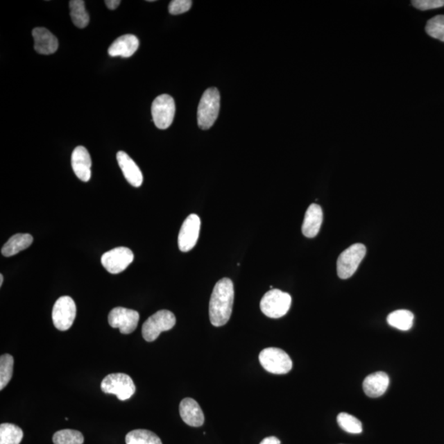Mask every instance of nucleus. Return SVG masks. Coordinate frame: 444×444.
Here are the masks:
<instances>
[{
  "label": "nucleus",
  "mask_w": 444,
  "mask_h": 444,
  "mask_svg": "<svg viewBox=\"0 0 444 444\" xmlns=\"http://www.w3.org/2000/svg\"><path fill=\"white\" fill-rule=\"evenodd\" d=\"M71 165L75 175L80 180L83 182L90 180L92 159L88 151L84 146H79L74 150L72 157H71Z\"/></svg>",
  "instance_id": "nucleus-13"
},
{
  "label": "nucleus",
  "mask_w": 444,
  "mask_h": 444,
  "mask_svg": "<svg viewBox=\"0 0 444 444\" xmlns=\"http://www.w3.org/2000/svg\"><path fill=\"white\" fill-rule=\"evenodd\" d=\"M193 2L191 0H173L169 6V12L173 15H179L188 12Z\"/></svg>",
  "instance_id": "nucleus-29"
},
{
  "label": "nucleus",
  "mask_w": 444,
  "mask_h": 444,
  "mask_svg": "<svg viewBox=\"0 0 444 444\" xmlns=\"http://www.w3.org/2000/svg\"><path fill=\"white\" fill-rule=\"evenodd\" d=\"M133 259L135 255L130 248L118 247L102 255L101 264L110 273L119 274L123 272L133 263Z\"/></svg>",
  "instance_id": "nucleus-10"
},
{
  "label": "nucleus",
  "mask_w": 444,
  "mask_h": 444,
  "mask_svg": "<svg viewBox=\"0 0 444 444\" xmlns=\"http://www.w3.org/2000/svg\"><path fill=\"white\" fill-rule=\"evenodd\" d=\"M180 414L185 424L200 427L204 423L203 412L199 404L192 398H185L180 404Z\"/></svg>",
  "instance_id": "nucleus-17"
},
{
  "label": "nucleus",
  "mask_w": 444,
  "mask_h": 444,
  "mask_svg": "<svg viewBox=\"0 0 444 444\" xmlns=\"http://www.w3.org/2000/svg\"><path fill=\"white\" fill-rule=\"evenodd\" d=\"M323 210L316 203L311 204L306 211L302 232L305 237L314 238L318 234L323 223Z\"/></svg>",
  "instance_id": "nucleus-18"
},
{
  "label": "nucleus",
  "mask_w": 444,
  "mask_h": 444,
  "mask_svg": "<svg viewBox=\"0 0 444 444\" xmlns=\"http://www.w3.org/2000/svg\"><path fill=\"white\" fill-rule=\"evenodd\" d=\"M291 305V296L278 289L266 293L260 301V309L266 317L280 318L288 313Z\"/></svg>",
  "instance_id": "nucleus-3"
},
{
  "label": "nucleus",
  "mask_w": 444,
  "mask_h": 444,
  "mask_svg": "<svg viewBox=\"0 0 444 444\" xmlns=\"http://www.w3.org/2000/svg\"><path fill=\"white\" fill-rule=\"evenodd\" d=\"M429 37L444 42V15H438L429 19L425 26Z\"/></svg>",
  "instance_id": "nucleus-28"
},
{
  "label": "nucleus",
  "mask_w": 444,
  "mask_h": 444,
  "mask_svg": "<svg viewBox=\"0 0 444 444\" xmlns=\"http://www.w3.org/2000/svg\"><path fill=\"white\" fill-rule=\"evenodd\" d=\"M77 307L70 296H62L56 302L52 310V321L58 330L67 331L76 318Z\"/></svg>",
  "instance_id": "nucleus-8"
},
{
  "label": "nucleus",
  "mask_w": 444,
  "mask_h": 444,
  "mask_svg": "<svg viewBox=\"0 0 444 444\" xmlns=\"http://www.w3.org/2000/svg\"><path fill=\"white\" fill-rule=\"evenodd\" d=\"M126 444H162L157 434L146 429L133 430L126 435Z\"/></svg>",
  "instance_id": "nucleus-24"
},
{
  "label": "nucleus",
  "mask_w": 444,
  "mask_h": 444,
  "mask_svg": "<svg viewBox=\"0 0 444 444\" xmlns=\"http://www.w3.org/2000/svg\"><path fill=\"white\" fill-rule=\"evenodd\" d=\"M414 314L411 311L401 309L391 313L387 318L388 323L401 331L410 330L414 323Z\"/></svg>",
  "instance_id": "nucleus-21"
},
{
  "label": "nucleus",
  "mask_w": 444,
  "mask_h": 444,
  "mask_svg": "<svg viewBox=\"0 0 444 444\" xmlns=\"http://www.w3.org/2000/svg\"><path fill=\"white\" fill-rule=\"evenodd\" d=\"M259 444H281V441L277 437L271 436L263 439Z\"/></svg>",
  "instance_id": "nucleus-32"
},
{
  "label": "nucleus",
  "mask_w": 444,
  "mask_h": 444,
  "mask_svg": "<svg viewBox=\"0 0 444 444\" xmlns=\"http://www.w3.org/2000/svg\"><path fill=\"white\" fill-rule=\"evenodd\" d=\"M176 323L175 314L171 311L163 309L146 319L142 328L145 341L152 343L158 339L162 332L172 330Z\"/></svg>",
  "instance_id": "nucleus-4"
},
{
  "label": "nucleus",
  "mask_w": 444,
  "mask_h": 444,
  "mask_svg": "<svg viewBox=\"0 0 444 444\" xmlns=\"http://www.w3.org/2000/svg\"><path fill=\"white\" fill-rule=\"evenodd\" d=\"M35 51L41 55L54 54L59 48V42L55 35L44 28H34L33 31Z\"/></svg>",
  "instance_id": "nucleus-15"
},
{
  "label": "nucleus",
  "mask_w": 444,
  "mask_h": 444,
  "mask_svg": "<svg viewBox=\"0 0 444 444\" xmlns=\"http://www.w3.org/2000/svg\"><path fill=\"white\" fill-rule=\"evenodd\" d=\"M33 237L30 234H16L2 248L4 257H12L32 246Z\"/></svg>",
  "instance_id": "nucleus-20"
},
{
  "label": "nucleus",
  "mask_w": 444,
  "mask_h": 444,
  "mask_svg": "<svg viewBox=\"0 0 444 444\" xmlns=\"http://www.w3.org/2000/svg\"><path fill=\"white\" fill-rule=\"evenodd\" d=\"M412 6L417 10L425 11L444 6V0H413Z\"/></svg>",
  "instance_id": "nucleus-30"
},
{
  "label": "nucleus",
  "mask_w": 444,
  "mask_h": 444,
  "mask_svg": "<svg viewBox=\"0 0 444 444\" xmlns=\"http://www.w3.org/2000/svg\"><path fill=\"white\" fill-rule=\"evenodd\" d=\"M24 432L16 425L3 423L0 425V444H20Z\"/></svg>",
  "instance_id": "nucleus-23"
},
{
  "label": "nucleus",
  "mask_w": 444,
  "mask_h": 444,
  "mask_svg": "<svg viewBox=\"0 0 444 444\" xmlns=\"http://www.w3.org/2000/svg\"><path fill=\"white\" fill-rule=\"evenodd\" d=\"M139 314L135 310L117 307L110 311L108 322L111 327L119 328L122 334H130L139 324Z\"/></svg>",
  "instance_id": "nucleus-11"
},
{
  "label": "nucleus",
  "mask_w": 444,
  "mask_h": 444,
  "mask_svg": "<svg viewBox=\"0 0 444 444\" xmlns=\"http://www.w3.org/2000/svg\"><path fill=\"white\" fill-rule=\"evenodd\" d=\"M119 167L126 180L133 187L139 188L144 182V176L136 162L126 153L119 152L117 155Z\"/></svg>",
  "instance_id": "nucleus-14"
},
{
  "label": "nucleus",
  "mask_w": 444,
  "mask_h": 444,
  "mask_svg": "<svg viewBox=\"0 0 444 444\" xmlns=\"http://www.w3.org/2000/svg\"><path fill=\"white\" fill-rule=\"evenodd\" d=\"M234 299L232 280L223 278L217 282L212 293L210 303V321L213 326L221 327L232 316Z\"/></svg>",
  "instance_id": "nucleus-1"
},
{
  "label": "nucleus",
  "mask_w": 444,
  "mask_h": 444,
  "mask_svg": "<svg viewBox=\"0 0 444 444\" xmlns=\"http://www.w3.org/2000/svg\"><path fill=\"white\" fill-rule=\"evenodd\" d=\"M152 114L155 126L160 130H166L171 126L176 114V103L170 95L163 94L154 100Z\"/></svg>",
  "instance_id": "nucleus-9"
},
{
  "label": "nucleus",
  "mask_w": 444,
  "mask_h": 444,
  "mask_svg": "<svg viewBox=\"0 0 444 444\" xmlns=\"http://www.w3.org/2000/svg\"><path fill=\"white\" fill-rule=\"evenodd\" d=\"M15 359L10 354L0 357V390H3L10 383L13 372Z\"/></svg>",
  "instance_id": "nucleus-25"
},
{
  "label": "nucleus",
  "mask_w": 444,
  "mask_h": 444,
  "mask_svg": "<svg viewBox=\"0 0 444 444\" xmlns=\"http://www.w3.org/2000/svg\"><path fill=\"white\" fill-rule=\"evenodd\" d=\"M3 282V274L0 275V287H2Z\"/></svg>",
  "instance_id": "nucleus-33"
},
{
  "label": "nucleus",
  "mask_w": 444,
  "mask_h": 444,
  "mask_svg": "<svg viewBox=\"0 0 444 444\" xmlns=\"http://www.w3.org/2000/svg\"><path fill=\"white\" fill-rule=\"evenodd\" d=\"M389 377L384 372H376L366 377L363 383L364 392L368 397L379 398L388 390Z\"/></svg>",
  "instance_id": "nucleus-19"
},
{
  "label": "nucleus",
  "mask_w": 444,
  "mask_h": 444,
  "mask_svg": "<svg viewBox=\"0 0 444 444\" xmlns=\"http://www.w3.org/2000/svg\"><path fill=\"white\" fill-rule=\"evenodd\" d=\"M139 47V41L135 35H123L111 44L108 54L111 57L130 58Z\"/></svg>",
  "instance_id": "nucleus-16"
},
{
  "label": "nucleus",
  "mask_w": 444,
  "mask_h": 444,
  "mask_svg": "<svg viewBox=\"0 0 444 444\" xmlns=\"http://www.w3.org/2000/svg\"><path fill=\"white\" fill-rule=\"evenodd\" d=\"M70 16L74 24L78 28H85L90 21L83 0H71L69 2Z\"/></svg>",
  "instance_id": "nucleus-22"
},
{
  "label": "nucleus",
  "mask_w": 444,
  "mask_h": 444,
  "mask_svg": "<svg viewBox=\"0 0 444 444\" xmlns=\"http://www.w3.org/2000/svg\"><path fill=\"white\" fill-rule=\"evenodd\" d=\"M259 361L264 370L274 375H286L292 368V361L283 350L268 348L262 350Z\"/></svg>",
  "instance_id": "nucleus-7"
},
{
  "label": "nucleus",
  "mask_w": 444,
  "mask_h": 444,
  "mask_svg": "<svg viewBox=\"0 0 444 444\" xmlns=\"http://www.w3.org/2000/svg\"><path fill=\"white\" fill-rule=\"evenodd\" d=\"M101 388L106 394L115 395L121 401H126L136 392L131 377L122 373L106 376L101 382Z\"/></svg>",
  "instance_id": "nucleus-6"
},
{
  "label": "nucleus",
  "mask_w": 444,
  "mask_h": 444,
  "mask_svg": "<svg viewBox=\"0 0 444 444\" xmlns=\"http://www.w3.org/2000/svg\"><path fill=\"white\" fill-rule=\"evenodd\" d=\"M366 255V248L362 244H355L341 253L337 259V274L341 279H348L357 272Z\"/></svg>",
  "instance_id": "nucleus-5"
},
{
  "label": "nucleus",
  "mask_w": 444,
  "mask_h": 444,
  "mask_svg": "<svg viewBox=\"0 0 444 444\" xmlns=\"http://www.w3.org/2000/svg\"><path fill=\"white\" fill-rule=\"evenodd\" d=\"M55 444H83L84 437L81 432L74 429H63L53 436Z\"/></svg>",
  "instance_id": "nucleus-27"
},
{
  "label": "nucleus",
  "mask_w": 444,
  "mask_h": 444,
  "mask_svg": "<svg viewBox=\"0 0 444 444\" xmlns=\"http://www.w3.org/2000/svg\"><path fill=\"white\" fill-rule=\"evenodd\" d=\"M105 3L110 10H117L121 1V0H106Z\"/></svg>",
  "instance_id": "nucleus-31"
},
{
  "label": "nucleus",
  "mask_w": 444,
  "mask_h": 444,
  "mask_svg": "<svg viewBox=\"0 0 444 444\" xmlns=\"http://www.w3.org/2000/svg\"><path fill=\"white\" fill-rule=\"evenodd\" d=\"M200 228H201V220L198 215L191 214L185 220L178 237V246L180 251L189 252L196 246Z\"/></svg>",
  "instance_id": "nucleus-12"
},
{
  "label": "nucleus",
  "mask_w": 444,
  "mask_h": 444,
  "mask_svg": "<svg viewBox=\"0 0 444 444\" xmlns=\"http://www.w3.org/2000/svg\"><path fill=\"white\" fill-rule=\"evenodd\" d=\"M336 420L340 427L345 432L357 434L363 432L361 422L348 413H340Z\"/></svg>",
  "instance_id": "nucleus-26"
},
{
  "label": "nucleus",
  "mask_w": 444,
  "mask_h": 444,
  "mask_svg": "<svg viewBox=\"0 0 444 444\" xmlns=\"http://www.w3.org/2000/svg\"><path fill=\"white\" fill-rule=\"evenodd\" d=\"M220 93L216 88L207 89L203 93L198 108V123L202 130H210L219 117Z\"/></svg>",
  "instance_id": "nucleus-2"
}]
</instances>
